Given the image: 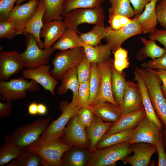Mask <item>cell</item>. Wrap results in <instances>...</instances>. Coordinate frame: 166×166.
Instances as JSON below:
<instances>
[{
	"label": "cell",
	"instance_id": "obj_43",
	"mask_svg": "<svg viewBox=\"0 0 166 166\" xmlns=\"http://www.w3.org/2000/svg\"><path fill=\"white\" fill-rule=\"evenodd\" d=\"M89 81L80 84L78 91V101L76 108L80 109L90 106Z\"/></svg>",
	"mask_w": 166,
	"mask_h": 166
},
{
	"label": "cell",
	"instance_id": "obj_1",
	"mask_svg": "<svg viewBox=\"0 0 166 166\" xmlns=\"http://www.w3.org/2000/svg\"><path fill=\"white\" fill-rule=\"evenodd\" d=\"M72 147L64 142L61 137L50 136H40L25 148L39 156L43 165L61 166L64 154Z\"/></svg>",
	"mask_w": 166,
	"mask_h": 166
},
{
	"label": "cell",
	"instance_id": "obj_10",
	"mask_svg": "<svg viewBox=\"0 0 166 166\" xmlns=\"http://www.w3.org/2000/svg\"><path fill=\"white\" fill-rule=\"evenodd\" d=\"M85 129L77 115H75L68 122L61 138L65 143L72 146L87 148L90 141Z\"/></svg>",
	"mask_w": 166,
	"mask_h": 166
},
{
	"label": "cell",
	"instance_id": "obj_42",
	"mask_svg": "<svg viewBox=\"0 0 166 166\" xmlns=\"http://www.w3.org/2000/svg\"><path fill=\"white\" fill-rule=\"evenodd\" d=\"M76 68L79 84L89 81L91 72V63L89 61L85 55Z\"/></svg>",
	"mask_w": 166,
	"mask_h": 166
},
{
	"label": "cell",
	"instance_id": "obj_57",
	"mask_svg": "<svg viewBox=\"0 0 166 166\" xmlns=\"http://www.w3.org/2000/svg\"><path fill=\"white\" fill-rule=\"evenodd\" d=\"M164 136L165 143H166V130L165 129H164Z\"/></svg>",
	"mask_w": 166,
	"mask_h": 166
},
{
	"label": "cell",
	"instance_id": "obj_25",
	"mask_svg": "<svg viewBox=\"0 0 166 166\" xmlns=\"http://www.w3.org/2000/svg\"><path fill=\"white\" fill-rule=\"evenodd\" d=\"M90 107L94 115L106 122L115 123L122 114L119 108L108 101H98Z\"/></svg>",
	"mask_w": 166,
	"mask_h": 166
},
{
	"label": "cell",
	"instance_id": "obj_29",
	"mask_svg": "<svg viewBox=\"0 0 166 166\" xmlns=\"http://www.w3.org/2000/svg\"><path fill=\"white\" fill-rule=\"evenodd\" d=\"M83 47L85 55L91 63L98 64L105 61L110 58L112 52L107 44L95 46L84 45Z\"/></svg>",
	"mask_w": 166,
	"mask_h": 166
},
{
	"label": "cell",
	"instance_id": "obj_44",
	"mask_svg": "<svg viewBox=\"0 0 166 166\" xmlns=\"http://www.w3.org/2000/svg\"><path fill=\"white\" fill-rule=\"evenodd\" d=\"M76 115L79 121L85 128L90 124L94 116L90 106L80 109L77 111Z\"/></svg>",
	"mask_w": 166,
	"mask_h": 166
},
{
	"label": "cell",
	"instance_id": "obj_28",
	"mask_svg": "<svg viewBox=\"0 0 166 166\" xmlns=\"http://www.w3.org/2000/svg\"><path fill=\"white\" fill-rule=\"evenodd\" d=\"M66 152L61 159V166H84L86 165L90 153L86 148L77 147Z\"/></svg>",
	"mask_w": 166,
	"mask_h": 166
},
{
	"label": "cell",
	"instance_id": "obj_33",
	"mask_svg": "<svg viewBox=\"0 0 166 166\" xmlns=\"http://www.w3.org/2000/svg\"><path fill=\"white\" fill-rule=\"evenodd\" d=\"M44 4L45 11L43 16L44 23L53 20H62L61 13L65 0H39Z\"/></svg>",
	"mask_w": 166,
	"mask_h": 166
},
{
	"label": "cell",
	"instance_id": "obj_12",
	"mask_svg": "<svg viewBox=\"0 0 166 166\" xmlns=\"http://www.w3.org/2000/svg\"><path fill=\"white\" fill-rule=\"evenodd\" d=\"M59 109L62 113L56 120L47 126L41 136H53L61 137L64 133L65 126L71 118L76 115L78 110L76 106L71 102L63 101L60 103Z\"/></svg>",
	"mask_w": 166,
	"mask_h": 166
},
{
	"label": "cell",
	"instance_id": "obj_9",
	"mask_svg": "<svg viewBox=\"0 0 166 166\" xmlns=\"http://www.w3.org/2000/svg\"><path fill=\"white\" fill-rule=\"evenodd\" d=\"M105 27V39L112 52L121 47L124 42L129 38L142 33V28L137 21L136 16L132 18L130 23L119 30H114L109 26Z\"/></svg>",
	"mask_w": 166,
	"mask_h": 166
},
{
	"label": "cell",
	"instance_id": "obj_17",
	"mask_svg": "<svg viewBox=\"0 0 166 166\" xmlns=\"http://www.w3.org/2000/svg\"><path fill=\"white\" fill-rule=\"evenodd\" d=\"M130 148L133 155L127 157L123 161L132 166H148L152 156L157 151L156 146L144 142L134 143Z\"/></svg>",
	"mask_w": 166,
	"mask_h": 166
},
{
	"label": "cell",
	"instance_id": "obj_20",
	"mask_svg": "<svg viewBox=\"0 0 166 166\" xmlns=\"http://www.w3.org/2000/svg\"><path fill=\"white\" fill-rule=\"evenodd\" d=\"M114 123L105 122L94 115L93 121L85 130L90 142L88 149L90 153L96 150L98 143Z\"/></svg>",
	"mask_w": 166,
	"mask_h": 166
},
{
	"label": "cell",
	"instance_id": "obj_6",
	"mask_svg": "<svg viewBox=\"0 0 166 166\" xmlns=\"http://www.w3.org/2000/svg\"><path fill=\"white\" fill-rule=\"evenodd\" d=\"M26 49L20 53V57L24 67L28 69H34L49 62L50 57L55 50L52 47L42 50L32 34L26 35Z\"/></svg>",
	"mask_w": 166,
	"mask_h": 166
},
{
	"label": "cell",
	"instance_id": "obj_39",
	"mask_svg": "<svg viewBox=\"0 0 166 166\" xmlns=\"http://www.w3.org/2000/svg\"><path fill=\"white\" fill-rule=\"evenodd\" d=\"M21 149L14 144L6 142L0 148V165L2 166L17 157Z\"/></svg>",
	"mask_w": 166,
	"mask_h": 166
},
{
	"label": "cell",
	"instance_id": "obj_8",
	"mask_svg": "<svg viewBox=\"0 0 166 166\" xmlns=\"http://www.w3.org/2000/svg\"><path fill=\"white\" fill-rule=\"evenodd\" d=\"M85 56L83 47H78L57 53L52 61L51 74L56 79H61L69 69L77 66Z\"/></svg>",
	"mask_w": 166,
	"mask_h": 166
},
{
	"label": "cell",
	"instance_id": "obj_51",
	"mask_svg": "<svg viewBox=\"0 0 166 166\" xmlns=\"http://www.w3.org/2000/svg\"><path fill=\"white\" fill-rule=\"evenodd\" d=\"M13 104L11 101H6L5 103L0 102V118H4L8 116L12 111Z\"/></svg>",
	"mask_w": 166,
	"mask_h": 166
},
{
	"label": "cell",
	"instance_id": "obj_37",
	"mask_svg": "<svg viewBox=\"0 0 166 166\" xmlns=\"http://www.w3.org/2000/svg\"><path fill=\"white\" fill-rule=\"evenodd\" d=\"M105 0H65L61 16L63 17L71 11L77 9L101 6Z\"/></svg>",
	"mask_w": 166,
	"mask_h": 166
},
{
	"label": "cell",
	"instance_id": "obj_46",
	"mask_svg": "<svg viewBox=\"0 0 166 166\" xmlns=\"http://www.w3.org/2000/svg\"><path fill=\"white\" fill-rule=\"evenodd\" d=\"M17 0H0V20L8 18Z\"/></svg>",
	"mask_w": 166,
	"mask_h": 166
},
{
	"label": "cell",
	"instance_id": "obj_21",
	"mask_svg": "<svg viewBox=\"0 0 166 166\" xmlns=\"http://www.w3.org/2000/svg\"><path fill=\"white\" fill-rule=\"evenodd\" d=\"M45 11L44 4L42 1H39L37 11L26 24L23 34L25 36L28 34L33 35L39 46L42 49L44 48V42L41 39L40 34L44 24L43 19Z\"/></svg>",
	"mask_w": 166,
	"mask_h": 166
},
{
	"label": "cell",
	"instance_id": "obj_49",
	"mask_svg": "<svg viewBox=\"0 0 166 166\" xmlns=\"http://www.w3.org/2000/svg\"><path fill=\"white\" fill-rule=\"evenodd\" d=\"M155 146L158 156L157 166H166V153L164 148L162 137L157 142Z\"/></svg>",
	"mask_w": 166,
	"mask_h": 166
},
{
	"label": "cell",
	"instance_id": "obj_34",
	"mask_svg": "<svg viewBox=\"0 0 166 166\" xmlns=\"http://www.w3.org/2000/svg\"><path fill=\"white\" fill-rule=\"evenodd\" d=\"M91 72L89 81L90 106L95 105L97 103V98L99 91L101 74L97 63H91Z\"/></svg>",
	"mask_w": 166,
	"mask_h": 166
},
{
	"label": "cell",
	"instance_id": "obj_36",
	"mask_svg": "<svg viewBox=\"0 0 166 166\" xmlns=\"http://www.w3.org/2000/svg\"><path fill=\"white\" fill-rule=\"evenodd\" d=\"M78 35L85 45L95 46L98 45L102 39L105 38L106 27L104 26L95 25L89 32L80 33Z\"/></svg>",
	"mask_w": 166,
	"mask_h": 166
},
{
	"label": "cell",
	"instance_id": "obj_26",
	"mask_svg": "<svg viewBox=\"0 0 166 166\" xmlns=\"http://www.w3.org/2000/svg\"><path fill=\"white\" fill-rule=\"evenodd\" d=\"M133 74L134 79L137 84L141 94L146 116L148 119L156 124L160 129L162 131L161 123L154 111L144 82L140 75L135 70Z\"/></svg>",
	"mask_w": 166,
	"mask_h": 166
},
{
	"label": "cell",
	"instance_id": "obj_48",
	"mask_svg": "<svg viewBox=\"0 0 166 166\" xmlns=\"http://www.w3.org/2000/svg\"><path fill=\"white\" fill-rule=\"evenodd\" d=\"M148 37L155 41H158L162 44L166 49V30L156 29L154 32L149 34Z\"/></svg>",
	"mask_w": 166,
	"mask_h": 166
},
{
	"label": "cell",
	"instance_id": "obj_30",
	"mask_svg": "<svg viewBox=\"0 0 166 166\" xmlns=\"http://www.w3.org/2000/svg\"><path fill=\"white\" fill-rule=\"evenodd\" d=\"M136 130L134 128L109 134H105L97 144L96 149H99L121 143L130 142Z\"/></svg>",
	"mask_w": 166,
	"mask_h": 166
},
{
	"label": "cell",
	"instance_id": "obj_38",
	"mask_svg": "<svg viewBox=\"0 0 166 166\" xmlns=\"http://www.w3.org/2000/svg\"><path fill=\"white\" fill-rule=\"evenodd\" d=\"M109 0L111 6L109 9V16L117 14L131 18L135 16L134 11L129 0Z\"/></svg>",
	"mask_w": 166,
	"mask_h": 166
},
{
	"label": "cell",
	"instance_id": "obj_22",
	"mask_svg": "<svg viewBox=\"0 0 166 166\" xmlns=\"http://www.w3.org/2000/svg\"><path fill=\"white\" fill-rule=\"evenodd\" d=\"M66 27L62 20H55L45 23L41 31V38L44 39V49L52 47L63 34Z\"/></svg>",
	"mask_w": 166,
	"mask_h": 166
},
{
	"label": "cell",
	"instance_id": "obj_31",
	"mask_svg": "<svg viewBox=\"0 0 166 166\" xmlns=\"http://www.w3.org/2000/svg\"><path fill=\"white\" fill-rule=\"evenodd\" d=\"M126 82L125 76L123 72L121 73L117 71L114 68L113 63L112 90L114 100L120 109L122 104Z\"/></svg>",
	"mask_w": 166,
	"mask_h": 166
},
{
	"label": "cell",
	"instance_id": "obj_55",
	"mask_svg": "<svg viewBox=\"0 0 166 166\" xmlns=\"http://www.w3.org/2000/svg\"><path fill=\"white\" fill-rule=\"evenodd\" d=\"M47 107L45 105L42 103L38 104V114L44 115L47 113Z\"/></svg>",
	"mask_w": 166,
	"mask_h": 166
},
{
	"label": "cell",
	"instance_id": "obj_18",
	"mask_svg": "<svg viewBox=\"0 0 166 166\" xmlns=\"http://www.w3.org/2000/svg\"><path fill=\"white\" fill-rule=\"evenodd\" d=\"M143 107L142 97L137 84L131 81H127L120 108L121 113L136 110Z\"/></svg>",
	"mask_w": 166,
	"mask_h": 166
},
{
	"label": "cell",
	"instance_id": "obj_50",
	"mask_svg": "<svg viewBox=\"0 0 166 166\" xmlns=\"http://www.w3.org/2000/svg\"><path fill=\"white\" fill-rule=\"evenodd\" d=\"M152 0H129L133 7L135 16H138L143 12L145 6Z\"/></svg>",
	"mask_w": 166,
	"mask_h": 166
},
{
	"label": "cell",
	"instance_id": "obj_27",
	"mask_svg": "<svg viewBox=\"0 0 166 166\" xmlns=\"http://www.w3.org/2000/svg\"><path fill=\"white\" fill-rule=\"evenodd\" d=\"M84 45L77 33L74 30L67 28L61 36L52 47L55 50L63 51L75 48L83 47Z\"/></svg>",
	"mask_w": 166,
	"mask_h": 166
},
{
	"label": "cell",
	"instance_id": "obj_56",
	"mask_svg": "<svg viewBox=\"0 0 166 166\" xmlns=\"http://www.w3.org/2000/svg\"><path fill=\"white\" fill-rule=\"evenodd\" d=\"M29 0H17L16 2V5H20L23 2Z\"/></svg>",
	"mask_w": 166,
	"mask_h": 166
},
{
	"label": "cell",
	"instance_id": "obj_2",
	"mask_svg": "<svg viewBox=\"0 0 166 166\" xmlns=\"http://www.w3.org/2000/svg\"><path fill=\"white\" fill-rule=\"evenodd\" d=\"M52 116L39 118L33 122L20 126L11 133L4 137L5 143L10 142L21 149L25 148L36 141L50 124Z\"/></svg>",
	"mask_w": 166,
	"mask_h": 166
},
{
	"label": "cell",
	"instance_id": "obj_23",
	"mask_svg": "<svg viewBox=\"0 0 166 166\" xmlns=\"http://www.w3.org/2000/svg\"><path fill=\"white\" fill-rule=\"evenodd\" d=\"M61 85L57 90L59 95L64 94L71 90L73 93L72 100L71 103L76 106L78 101V91L80 84L78 79L76 67L71 68L67 70L63 75Z\"/></svg>",
	"mask_w": 166,
	"mask_h": 166
},
{
	"label": "cell",
	"instance_id": "obj_58",
	"mask_svg": "<svg viewBox=\"0 0 166 166\" xmlns=\"http://www.w3.org/2000/svg\"><path fill=\"white\" fill-rule=\"evenodd\" d=\"M158 0V2H160V1H162L163 0Z\"/></svg>",
	"mask_w": 166,
	"mask_h": 166
},
{
	"label": "cell",
	"instance_id": "obj_19",
	"mask_svg": "<svg viewBox=\"0 0 166 166\" xmlns=\"http://www.w3.org/2000/svg\"><path fill=\"white\" fill-rule=\"evenodd\" d=\"M145 115L144 107L132 112L122 113L119 119L114 123L105 134L134 128Z\"/></svg>",
	"mask_w": 166,
	"mask_h": 166
},
{
	"label": "cell",
	"instance_id": "obj_35",
	"mask_svg": "<svg viewBox=\"0 0 166 166\" xmlns=\"http://www.w3.org/2000/svg\"><path fill=\"white\" fill-rule=\"evenodd\" d=\"M41 161L39 156L24 148L21 149L17 157L13 160L7 166H38L42 164Z\"/></svg>",
	"mask_w": 166,
	"mask_h": 166
},
{
	"label": "cell",
	"instance_id": "obj_40",
	"mask_svg": "<svg viewBox=\"0 0 166 166\" xmlns=\"http://www.w3.org/2000/svg\"><path fill=\"white\" fill-rule=\"evenodd\" d=\"M114 55L113 65L116 69L121 73L129 66L127 50L121 47L112 52Z\"/></svg>",
	"mask_w": 166,
	"mask_h": 166
},
{
	"label": "cell",
	"instance_id": "obj_47",
	"mask_svg": "<svg viewBox=\"0 0 166 166\" xmlns=\"http://www.w3.org/2000/svg\"><path fill=\"white\" fill-rule=\"evenodd\" d=\"M158 22L166 30V0L159 2L156 6Z\"/></svg>",
	"mask_w": 166,
	"mask_h": 166
},
{
	"label": "cell",
	"instance_id": "obj_11",
	"mask_svg": "<svg viewBox=\"0 0 166 166\" xmlns=\"http://www.w3.org/2000/svg\"><path fill=\"white\" fill-rule=\"evenodd\" d=\"M162 133L157 125L145 116L136 126V130L129 142L133 144L144 142L154 145L162 137Z\"/></svg>",
	"mask_w": 166,
	"mask_h": 166
},
{
	"label": "cell",
	"instance_id": "obj_45",
	"mask_svg": "<svg viewBox=\"0 0 166 166\" xmlns=\"http://www.w3.org/2000/svg\"><path fill=\"white\" fill-rule=\"evenodd\" d=\"M141 66L142 68L151 69L166 70V53L159 58L142 63Z\"/></svg>",
	"mask_w": 166,
	"mask_h": 166
},
{
	"label": "cell",
	"instance_id": "obj_14",
	"mask_svg": "<svg viewBox=\"0 0 166 166\" xmlns=\"http://www.w3.org/2000/svg\"><path fill=\"white\" fill-rule=\"evenodd\" d=\"M49 65H44L34 69H27L22 72L23 77L33 80L40 85L46 91L55 96L54 90L58 82L51 74Z\"/></svg>",
	"mask_w": 166,
	"mask_h": 166
},
{
	"label": "cell",
	"instance_id": "obj_4",
	"mask_svg": "<svg viewBox=\"0 0 166 166\" xmlns=\"http://www.w3.org/2000/svg\"><path fill=\"white\" fill-rule=\"evenodd\" d=\"M129 142H124L97 149L90 153L86 165L112 166L119 160L123 161L132 152Z\"/></svg>",
	"mask_w": 166,
	"mask_h": 166
},
{
	"label": "cell",
	"instance_id": "obj_7",
	"mask_svg": "<svg viewBox=\"0 0 166 166\" xmlns=\"http://www.w3.org/2000/svg\"><path fill=\"white\" fill-rule=\"evenodd\" d=\"M39 89L38 83L32 80L28 81L23 77L9 81H0V94L2 101L24 98L27 91L36 92Z\"/></svg>",
	"mask_w": 166,
	"mask_h": 166
},
{
	"label": "cell",
	"instance_id": "obj_16",
	"mask_svg": "<svg viewBox=\"0 0 166 166\" xmlns=\"http://www.w3.org/2000/svg\"><path fill=\"white\" fill-rule=\"evenodd\" d=\"M24 67L16 51H1L0 52V81H7L12 76L17 74Z\"/></svg>",
	"mask_w": 166,
	"mask_h": 166
},
{
	"label": "cell",
	"instance_id": "obj_5",
	"mask_svg": "<svg viewBox=\"0 0 166 166\" xmlns=\"http://www.w3.org/2000/svg\"><path fill=\"white\" fill-rule=\"evenodd\" d=\"M64 24L66 28L74 30L77 33L78 26L87 23L95 25L104 26L105 15L103 8L101 6L82 8L73 10L63 18Z\"/></svg>",
	"mask_w": 166,
	"mask_h": 166
},
{
	"label": "cell",
	"instance_id": "obj_32",
	"mask_svg": "<svg viewBox=\"0 0 166 166\" xmlns=\"http://www.w3.org/2000/svg\"><path fill=\"white\" fill-rule=\"evenodd\" d=\"M140 39L144 46L136 53V57L138 60L142 61L147 57L154 59L166 53V49L159 46L154 40H147L143 37H141Z\"/></svg>",
	"mask_w": 166,
	"mask_h": 166
},
{
	"label": "cell",
	"instance_id": "obj_24",
	"mask_svg": "<svg viewBox=\"0 0 166 166\" xmlns=\"http://www.w3.org/2000/svg\"><path fill=\"white\" fill-rule=\"evenodd\" d=\"M157 0H152L145 6L143 12L136 16L137 21L144 34L153 32L158 22L156 6Z\"/></svg>",
	"mask_w": 166,
	"mask_h": 166
},
{
	"label": "cell",
	"instance_id": "obj_41",
	"mask_svg": "<svg viewBox=\"0 0 166 166\" xmlns=\"http://www.w3.org/2000/svg\"><path fill=\"white\" fill-rule=\"evenodd\" d=\"M14 23L8 18L0 20V38L11 40L17 35Z\"/></svg>",
	"mask_w": 166,
	"mask_h": 166
},
{
	"label": "cell",
	"instance_id": "obj_54",
	"mask_svg": "<svg viewBox=\"0 0 166 166\" xmlns=\"http://www.w3.org/2000/svg\"><path fill=\"white\" fill-rule=\"evenodd\" d=\"M38 104L33 102L31 103L28 107V113L34 116L38 114Z\"/></svg>",
	"mask_w": 166,
	"mask_h": 166
},
{
	"label": "cell",
	"instance_id": "obj_15",
	"mask_svg": "<svg viewBox=\"0 0 166 166\" xmlns=\"http://www.w3.org/2000/svg\"><path fill=\"white\" fill-rule=\"evenodd\" d=\"M113 59L109 58L105 61L98 64L101 74L100 87L98 93V101H108L118 107L112 92L111 80Z\"/></svg>",
	"mask_w": 166,
	"mask_h": 166
},
{
	"label": "cell",
	"instance_id": "obj_13",
	"mask_svg": "<svg viewBox=\"0 0 166 166\" xmlns=\"http://www.w3.org/2000/svg\"><path fill=\"white\" fill-rule=\"evenodd\" d=\"M39 2V0H30L25 3L14 6L8 18L15 25L17 35L23 34L26 24L37 11Z\"/></svg>",
	"mask_w": 166,
	"mask_h": 166
},
{
	"label": "cell",
	"instance_id": "obj_52",
	"mask_svg": "<svg viewBox=\"0 0 166 166\" xmlns=\"http://www.w3.org/2000/svg\"><path fill=\"white\" fill-rule=\"evenodd\" d=\"M159 77L162 81L161 91L164 98L166 99V70L157 69H151Z\"/></svg>",
	"mask_w": 166,
	"mask_h": 166
},
{
	"label": "cell",
	"instance_id": "obj_3",
	"mask_svg": "<svg viewBox=\"0 0 166 166\" xmlns=\"http://www.w3.org/2000/svg\"><path fill=\"white\" fill-rule=\"evenodd\" d=\"M135 70L143 79L155 113L163 121L166 130V99L161 91V80L151 69L136 67Z\"/></svg>",
	"mask_w": 166,
	"mask_h": 166
},
{
	"label": "cell",
	"instance_id": "obj_53",
	"mask_svg": "<svg viewBox=\"0 0 166 166\" xmlns=\"http://www.w3.org/2000/svg\"><path fill=\"white\" fill-rule=\"evenodd\" d=\"M109 16V26L111 29L114 30H117L122 28L119 18V14H114Z\"/></svg>",
	"mask_w": 166,
	"mask_h": 166
}]
</instances>
